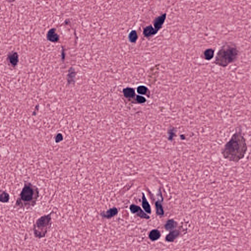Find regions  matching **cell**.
I'll use <instances>...</instances> for the list:
<instances>
[{
  "instance_id": "6da1fadb",
  "label": "cell",
  "mask_w": 251,
  "mask_h": 251,
  "mask_svg": "<svg viewBox=\"0 0 251 251\" xmlns=\"http://www.w3.org/2000/svg\"><path fill=\"white\" fill-rule=\"evenodd\" d=\"M248 151L246 140L241 130L236 131L221 150L224 159L238 163L245 158Z\"/></svg>"
},
{
  "instance_id": "7a4b0ae2",
  "label": "cell",
  "mask_w": 251,
  "mask_h": 251,
  "mask_svg": "<svg viewBox=\"0 0 251 251\" xmlns=\"http://www.w3.org/2000/svg\"><path fill=\"white\" fill-rule=\"evenodd\" d=\"M39 197L38 188L30 182L25 181L14 208L18 210H29L37 205Z\"/></svg>"
},
{
  "instance_id": "3957f363",
  "label": "cell",
  "mask_w": 251,
  "mask_h": 251,
  "mask_svg": "<svg viewBox=\"0 0 251 251\" xmlns=\"http://www.w3.org/2000/svg\"><path fill=\"white\" fill-rule=\"evenodd\" d=\"M239 55V51L235 44L226 43L219 49L215 59L214 63L218 66L226 67L235 62Z\"/></svg>"
},
{
  "instance_id": "277c9868",
  "label": "cell",
  "mask_w": 251,
  "mask_h": 251,
  "mask_svg": "<svg viewBox=\"0 0 251 251\" xmlns=\"http://www.w3.org/2000/svg\"><path fill=\"white\" fill-rule=\"evenodd\" d=\"M53 211L48 214L39 217L33 225L32 231L34 237L40 239L45 238L52 225V214Z\"/></svg>"
},
{
  "instance_id": "5b68a950",
  "label": "cell",
  "mask_w": 251,
  "mask_h": 251,
  "mask_svg": "<svg viewBox=\"0 0 251 251\" xmlns=\"http://www.w3.org/2000/svg\"><path fill=\"white\" fill-rule=\"evenodd\" d=\"M130 209L132 214H136V215L138 216V217L140 218H142V219H146L150 218V217L145 214V212H143L141 208L137 206L132 205L130 206Z\"/></svg>"
},
{
  "instance_id": "8992f818",
  "label": "cell",
  "mask_w": 251,
  "mask_h": 251,
  "mask_svg": "<svg viewBox=\"0 0 251 251\" xmlns=\"http://www.w3.org/2000/svg\"><path fill=\"white\" fill-rule=\"evenodd\" d=\"M166 18V14L164 13L154 19V28L157 31H158L162 28V27L164 24Z\"/></svg>"
},
{
  "instance_id": "52a82bcc",
  "label": "cell",
  "mask_w": 251,
  "mask_h": 251,
  "mask_svg": "<svg viewBox=\"0 0 251 251\" xmlns=\"http://www.w3.org/2000/svg\"><path fill=\"white\" fill-rule=\"evenodd\" d=\"M47 38L51 42L57 43L59 41V37L55 28H51L47 33Z\"/></svg>"
},
{
  "instance_id": "ba28073f",
  "label": "cell",
  "mask_w": 251,
  "mask_h": 251,
  "mask_svg": "<svg viewBox=\"0 0 251 251\" xmlns=\"http://www.w3.org/2000/svg\"><path fill=\"white\" fill-rule=\"evenodd\" d=\"M118 210L116 208H111L107 210L106 212H102L100 214L101 217L105 219H110L112 217H115L118 214Z\"/></svg>"
},
{
  "instance_id": "9c48e42d",
  "label": "cell",
  "mask_w": 251,
  "mask_h": 251,
  "mask_svg": "<svg viewBox=\"0 0 251 251\" xmlns=\"http://www.w3.org/2000/svg\"><path fill=\"white\" fill-rule=\"evenodd\" d=\"M7 60L13 67L16 66L19 61L18 54L16 52H11L8 54Z\"/></svg>"
},
{
  "instance_id": "30bf717a",
  "label": "cell",
  "mask_w": 251,
  "mask_h": 251,
  "mask_svg": "<svg viewBox=\"0 0 251 251\" xmlns=\"http://www.w3.org/2000/svg\"><path fill=\"white\" fill-rule=\"evenodd\" d=\"M158 32V31L153 27L152 25H149L145 28L143 30V34L146 37H150L152 36H154Z\"/></svg>"
},
{
  "instance_id": "8fae6325",
  "label": "cell",
  "mask_w": 251,
  "mask_h": 251,
  "mask_svg": "<svg viewBox=\"0 0 251 251\" xmlns=\"http://www.w3.org/2000/svg\"><path fill=\"white\" fill-rule=\"evenodd\" d=\"M124 95L126 98L128 99H132L136 96V93L134 89L131 87H127L123 89Z\"/></svg>"
},
{
  "instance_id": "7c38bea8",
  "label": "cell",
  "mask_w": 251,
  "mask_h": 251,
  "mask_svg": "<svg viewBox=\"0 0 251 251\" xmlns=\"http://www.w3.org/2000/svg\"><path fill=\"white\" fill-rule=\"evenodd\" d=\"M180 232L178 230H174L171 231L166 236V240L168 242H173L179 236Z\"/></svg>"
},
{
  "instance_id": "4fadbf2b",
  "label": "cell",
  "mask_w": 251,
  "mask_h": 251,
  "mask_svg": "<svg viewBox=\"0 0 251 251\" xmlns=\"http://www.w3.org/2000/svg\"><path fill=\"white\" fill-rule=\"evenodd\" d=\"M10 199H11V196H10V194L6 191L1 190V194H0V201H1V202L2 203L6 204V203L10 202Z\"/></svg>"
},
{
  "instance_id": "5bb4252c",
  "label": "cell",
  "mask_w": 251,
  "mask_h": 251,
  "mask_svg": "<svg viewBox=\"0 0 251 251\" xmlns=\"http://www.w3.org/2000/svg\"><path fill=\"white\" fill-rule=\"evenodd\" d=\"M142 206L143 208L144 209V210L147 213L149 214H151V206H150V205H149L148 202L144 194H143L142 197Z\"/></svg>"
},
{
  "instance_id": "9a60e30c",
  "label": "cell",
  "mask_w": 251,
  "mask_h": 251,
  "mask_svg": "<svg viewBox=\"0 0 251 251\" xmlns=\"http://www.w3.org/2000/svg\"><path fill=\"white\" fill-rule=\"evenodd\" d=\"M177 226V223L174 220H169L165 224L164 227L168 231H173Z\"/></svg>"
},
{
  "instance_id": "2e32d148",
  "label": "cell",
  "mask_w": 251,
  "mask_h": 251,
  "mask_svg": "<svg viewBox=\"0 0 251 251\" xmlns=\"http://www.w3.org/2000/svg\"><path fill=\"white\" fill-rule=\"evenodd\" d=\"M214 50L210 48L206 50L204 53L205 59L206 60H210L214 58Z\"/></svg>"
},
{
  "instance_id": "e0dca14e",
  "label": "cell",
  "mask_w": 251,
  "mask_h": 251,
  "mask_svg": "<svg viewBox=\"0 0 251 251\" xmlns=\"http://www.w3.org/2000/svg\"><path fill=\"white\" fill-rule=\"evenodd\" d=\"M160 236L161 235H160L159 231L157 230H153L150 232L149 235V237L151 240L155 241L159 239L160 238Z\"/></svg>"
},
{
  "instance_id": "ac0fdd59",
  "label": "cell",
  "mask_w": 251,
  "mask_h": 251,
  "mask_svg": "<svg viewBox=\"0 0 251 251\" xmlns=\"http://www.w3.org/2000/svg\"><path fill=\"white\" fill-rule=\"evenodd\" d=\"M75 76L76 73L75 70L73 68H71L69 70L67 75V81L68 84H71L74 83Z\"/></svg>"
},
{
  "instance_id": "d6986e66",
  "label": "cell",
  "mask_w": 251,
  "mask_h": 251,
  "mask_svg": "<svg viewBox=\"0 0 251 251\" xmlns=\"http://www.w3.org/2000/svg\"><path fill=\"white\" fill-rule=\"evenodd\" d=\"M156 214L158 215H163L164 210L163 209L162 205L159 201H158L156 203Z\"/></svg>"
},
{
  "instance_id": "ffe728a7",
  "label": "cell",
  "mask_w": 251,
  "mask_h": 251,
  "mask_svg": "<svg viewBox=\"0 0 251 251\" xmlns=\"http://www.w3.org/2000/svg\"><path fill=\"white\" fill-rule=\"evenodd\" d=\"M138 39V35L137 32L135 30L131 31L129 34V39L132 43H136Z\"/></svg>"
},
{
  "instance_id": "44dd1931",
  "label": "cell",
  "mask_w": 251,
  "mask_h": 251,
  "mask_svg": "<svg viewBox=\"0 0 251 251\" xmlns=\"http://www.w3.org/2000/svg\"><path fill=\"white\" fill-rule=\"evenodd\" d=\"M137 92L141 95H146L148 92V89L146 86L141 85L137 89Z\"/></svg>"
},
{
  "instance_id": "7402d4cb",
  "label": "cell",
  "mask_w": 251,
  "mask_h": 251,
  "mask_svg": "<svg viewBox=\"0 0 251 251\" xmlns=\"http://www.w3.org/2000/svg\"><path fill=\"white\" fill-rule=\"evenodd\" d=\"M64 137L61 132L57 133L54 136V141L56 143H59L63 141Z\"/></svg>"
},
{
  "instance_id": "603a6c76",
  "label": "cell",
  "mask_w": 251,
  "mask_h": 251,
  "mask_svg": "<svg viewBox=\"0 0 251 251\" xmlns=\"http://www.w3.org/2000/svg\"><path fill=\"white\" fill-rule=\"evenodd\" d=\"M136 101L138 102L139 104H143L145 103L146 101V100L144 97H142L141 96L137 95L136 96Z\"/></svg>"
},
{
  "instance_id": "cb8c5ba5",
  "label": "cell",
  "mask_w": 251,
  "mask_h": 251,
  "mask_svg": "<svg viewBox=\"0 0 251 251\" xmlns=\"http://www.w3.org/2000/svg\"><path fill=\"white\" fill-rule=\"evenodd\" d=\"M39 105H37L36 106V107L34 108V110H33V112L32 113V116H36V115L37 114L38 112V111H39Z\"/></svg>"
}]
</instances>
